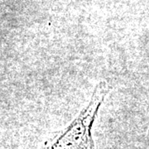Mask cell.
<instances>
[{
    "label": "cell",
    "mask_w": 149,
    "mask_h": 149,
    "mask_svg": "<svg viewBox=\"0 0 149 149\" xmlns=\"http://www.w3.org/2000/svg\"><path fill=\"white\" fill-rule=\"evenodd\" d=\"M108 91L106 82H100L85 108L65 128L47 139L41 149H95L91 129Z\"/></svg>",
    "instance_id": "obj_1"
}]
</instances>
